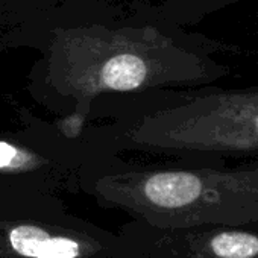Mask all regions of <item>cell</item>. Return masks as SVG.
Masks as SVG:
<instances>
[{
    "mask_svg": "<svg viewBox=\"0 0 258 258\" xmlns=\"http://www.w3.org/2000/svg\"><path fill=\"white\" fill-rule=\"evenodd\" d=\"M5 26L4 47L37 52L28 88L66 111L56 127L73 140L99 97L214 85L231 73L219 55L240 50L172 23L154 5L112 0H64Z\"/></svg>",
    "mask_w": 258,
    "mask_h": 258,
    "instance_id": "6da1fadb",
    "label": "cell"
},
{
    "mask_svg": "<svg viewBox=\"0 0 258 258\" xmlns=\"http://www.w3.org/2000/svg\"><path fill=\"white\" fill-rule=\"evenodd\" d=\"M115 117L103 136L118 146L178 157L187 163L258 161V85H216L103 96L94 100ZM121 148V149H123Z\"/></svg>",
    "mask_w": 258,
    "mask_h": 258,
    "instance_id": "7a4b0ae2",
    "label": "cell"
},
{
    "mask_svg": "<svg viewBox=\"0 0 258 258\" xmlns=\"http://www.w3.org/2000/svg\"><path fill=\"white\" fill-rule=\"evenodd\" d=\"M81 188L152 229L258 228V161L114 169L103 160Z\"/></svg>",
    "mask_w": 258,
    "mask_h": 258,
    "instance_id": "3957f363",
    "label": "cell"
},
{
    "mask_svg": "<svg viewBox=\"0 0 258 258\" xmlns=\"http://www.w3.org/2000/svg\"><path fill=\"white\" fill-rule=\"evenodd\" d=\"M0 258H129L118 234L75 216L58 195L0 187Z\"/></svg>",
    "mask_w": 258,
    "mask_h": 258,
    "instance_id": "277c9868",
    "label": "cell"
},
{
    "mask_svg": "<svg viewBox=\"0 0 258 258\" xmlns=\"http://www.w3.org/2000/svg\"><path fill=\"white\" fill-rule=\"evenodd\" d=\"M72 142L58 127L52 133L40 120L26 131L0 134V187L37 188L53 195L81 187L82 176L99 161V154L93 145L76 148Z\"/></svg>",
    "mask_w": 258,
    "mask_h": 258,
    "instance_id": "5b68a950",
    "label": "cell"
},
{
    "mask_svg": "<svg viewBox=\"0 0 258 258\" xmlns=\"http://www.w3.org/2000/svg\"><path fill=\"white\" fill-rule=\"evenodd\" d=\"M118 235L129 258H258V228L160 231L131 220Z\"/></svg>",
    "mask_w": 258,
    "mask_h": 258,
    "instance_id": "8992f818",
    "label": "cell"
},
{
    "mask_svg": "<svg viewBox=\"0 0 258 258\" xmlns=\"http://www.w3.org/2000/svg\"><path fill=\"white\" fill-rule=\"evenodd\" d=\"M238 2L243 0H166L154 7L164 19L187 28Z\"/></svg>",
    "mask_w": 258,
    "mask_h": 258,
    "instance_id": "52a82bcc",
    "label": "cell"
},
{
    "mask_svg": "<svg viewBox=\"0 0 258 258\" xmlns=\"http://www.w3.org/2000/svg\"><path fill=\"white\" fill-rule=\"evenodd\" d=\"M64 0H5L4 8L0 11V22L7 25L16 19L49 10Z\"/></svg>",
    "mask_w": 258,
    "mask_h": 258,
    "instance_id": "ba28073f",
    "label": "cell"
},
{
    "mask_svg": "<svg viewBox=\"0 0 258 258\" xmlns=\"http://www.w3.org/2000/svg\"><path fill=\"white\" fill-rule=\"evenodd\" d=\"M126 2L133 5H157V4L166 2V0H126Z\"/></svg>",
    "mask_w": 258,
    "mask_h": 258,
    "instance_id": "9c48e42d",
    "label": "cell"
},
{
    "mask_svg": "<svg viewBox=\"0 0 258 258\" xmlns=\"http://www.w3.org/2000/svg\"><path fill=\"white\" fill-rule=\"evenodd\" d=\"M4 4H5V0H0V11H2V8H4Z\"/></svg>",
    "mask_w": 258,
    "mask_h": 258,
    "instance_id": "30bf717a",
    "label": "cell"
}]
</instances>
